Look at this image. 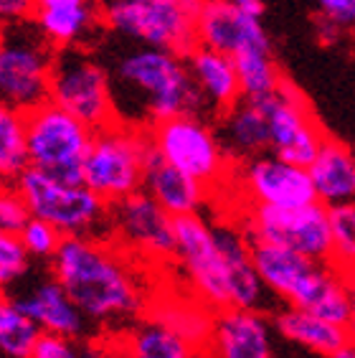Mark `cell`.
<instances>
[{"instance_id": "cell-26", "label": "cell", "mask_w": 355, "mask_h": 358, "mask_svg": "<svg viewBox=\"0 0 355 358\" xmlns=\"http://www.w3.org/2000/svg\"><path fill=\"white\" fill-rule=\"evenodd\" d=\"M147 315L157 317L165 325H171L175 333H180L191 343L203 348L208 336H211V325L216 313L185 292V297H160V300L150 303Z\"/></svg>"}, {"instance_id": "cell-15", "label": "cell", "mask_w": 355, "mask_h": 358, "mask_svg": "<svg viewBox=\"0 0 355 358\" xmlns=\"http://www.w3.org/2000/svg\"><path fill=\"white\" fill-rule=\"evenodd\" d=\"M31 21L56 51L96 48L107 31L102 0H36Z\"/></svg>"}, {"instance_id": "cell-16", "label": "cell", "mask_w": 355, "mask_h": 358, "mask_svg": "<svg viewBox=\"0 0 355 358\" xmlns=\"http://www.w3.org/2000/svg\"><path fill=\"white\" fill-rule=\"evenodd\" d=\"M274 333L266 310L226 308L213 315L203 358H274Z\"/></svg>"}, {"instance_id": "cell-20", "label": "cell", "mask_w": 355, "mask_h": 358, "mask_svg": "<svg viewBox=\"0 0 355 358\" xmlns=\"http://www.w3.org/2000/svg\"><path fill=\"white\" fill-rule=\"evenodd\" d=\"M269 315H272L274 331L282 341H287L312 356L330 358L340 348H345L350 341H355L350 325L333 323L328 317L314 315V313L294 308V305H280Z\"/></svg>"}, {"instance_id": "cell-6", "label": "cell", "mask_w": 355, "mask_h": 358, "mask_svg": "<svg viewBox=\"0 0 355 358\" xmlns=\"http://www.w3.org/2000/svg\"><path fill=\"white\" fill-rule=\"evenodd\" d=\"M147 138L152 150L165 163H171L193 180L208 186L216 196L229 186L236 163L226 152L213 117L201 112L178 115L152 124L147 130Z\"/></svg>"}, {"instance_id": "cell-11", "label": "cell", "mask_w": 355, "mask_h": 358, "mask_svg": "<svg viewBox=\"0 0 355 358\" xmlns=\"http://www.w3.org/2000/svg\"><path fill=\"white\" fill-rule=\"evenodd\" d=\"M236 221L249 239L272 241L314 262H330V208L320 201L300 208H244Z\"/></svg>"}, {"instance_id": "cell-8", "label": "cell", "mask_w": 355, "mask_h": 358, "mask_svg": "<svg viewBox=\"0 0 355 358\" xmlns=\"http://www.w3.org/2000/svg\"><path fill=\"white\" fill-rule=\"evenodd\" d=\"M56 54L34 21L0 28V102L21 112L48 102Z\"/></svg>"}, {"instance_id": "cell-2", "label": "cell", "mask_w": 355, "mask_h": 358, "mask_svg": "<svg viewBox=\"0 0 355 358\" xmlns=\"http://www.w3.org/2000/svg\"><path fill=\"white\" fill-rule=\"evenodd\" d=\"M48 272L64 285L92 328H130L150 310L140 259L110 236H66Z\"/></svg>"}, {"instance_id": "cell-38", "label": "cell", "mask_w": 355, "mask_h": 358, "mask_svg": "<svg viewBox=\"0 0 355 358\" xmlns=\"http://www.w3.org/2000/svg\"><path fill=\"white\" fill-rule=\"evenodd\" d=\"M348 285H350V300H353V317H350V333L355 338V272L348 275Z\"/></svg>"}, {"instance_id": "cell-3", "label": "cell", "mask_w": 355, "mask_h": 358, "mask_svg": "<svg viewBox=\"0 0 355 358\" xmlns=\"http://www.w3.org/2000/svg\"><path fill=\"white\" fill-rule=\"evenodd\" d=\"M102 59V56H99ZM119 122L150 130L163 120L203 112L185 56L124 41L104 62Z\"/></svg>"}, {"instance_id": "cell-39", "label": "cell", "mask_w": 355, "mask_h": 358, "mask_svg": "<svg viewBox=\"0 0 355 358\" xmlns=\"http://www.w3.org/2000/svg\"><path fill=\"white\" fill-rule=\"evenodd\" d=\"M330 358H355V341H350L345 348H340V351L335 353V356H330Z\"/></svg>"}, {"instance_id": "cell-25", "label": "cell", "mask_w": 355, "mask_h": 358, "mask_svg": "<svg viewBox=\"0 0 355 358\" xmlns=\"http://www.w3.org/2000/svg\"><path fill=\"white\" fill-rule=\"evenodd\" d=\"M127 358H203V348L175 333L157 317L145 315L124 331Z\"/></svg>"}, {"instance_id": "cell-32", "label": "cell", "mask_w": 355, "mask_h": 358, "mask_svg": "<svg viewBox=\"0 0 355 358\" xmlns=\"http://www.w3.org/2000/svg\"><path fill=\"white\" fill-rule=\"evenodd\" d=\"M18 236H21L23 247L28 249L31 259H34V262H46V264L54 259L59 247H61V241H64V234L59 231V229L51 227L48 221L34 219V216H31V221L21 229V234Z\"/></svg>"}, {"instance_id": "cell-13", "label": "cell", "mask_w": 355, "mask_h": 358, "mask_svg": "<svg viewBox=\"0 0 355 358\" xmlns=\"http://www.w3.org/2000/svg\"><path fill=\"white\" fill-rule=\"evenodd\" d=\"M107 236L143 264H173L175 257V216L145 191L110 208Z\"/></svg>"}, {"instance_id": "cell-40", "label": "cell", "mask_w": 355, "mask_h": 358, "mask_svg": "<svg viewBox=\"0 0 355 358\" xmlns=\"http://www.w3.org/2000/svg\"><path fill=\"white\" fill-rule=\"evenodd\" d=\"M0 183H6V180H0Z\"/></svg>"}, {"instance_id": "cell-4", "label": "cell", "mask_w": 355, "mask_h": 358, "mask_svg": "<svg viewBox=\"0 0 355 358\" xmlns=\"http://www.w3.org/2000/svg\"><path fill=\"white\" fill-rule=\"evenodd\" d=\"M107 34L140 46L191 54L205 0H102Z\"/></svg>"}, {"instance_id": "cell-29", "label": "cell", "mask_w": 355, "mask_h": 358, "mask_svg": "<svg viewBox=\"0 0 355 358\" xmlns=\"http://www.w3.org/2000/svg\"><path fill=\"white\" fill-rule=\"evenodd\" d=\"M239 69L241 92L244 96H266L277 92L287 82L280 69V62L274 59V48H259L233 59Z\"/></svg>"}, {"instance_id": "cell-5", "label": "cell", "mask_w": 355, "mask_h": 358, "mask_svg": "<svg viewBox=\"0 0 355 358\" xmlns=\"http://www.w3.org/2000/svg\"><path fill=\"white\" fill-rule=\"evenodd\" d=\"M150 152L147 130L115 120L94 130L82 166V180L99 199L115 206L143 191Z\"/></svg>"}, {"instance_id": "cell-18", "label": "cell", "mask_w": 355, "mask_h": 358, "mask_svg": "<svg viewBox=\"0 0 355 358\" xmlns=\"http://www.w3.org/2000/svg\"><path fill=\"white\" fill-rule=\"evenodd\" d=\"M198 43L231 59L259 48H272L261 18L241 13L231 0H205L198 18Z\"/></svg>"}, {"instance_id": "cell-22", "label": "cell", "mask_w": 355, "mask_h": 358, "mask_svg": "<svg viewBox=\"0 0 355 358\" xmlns=\"http://www.w3.org/2000/svg\"><path fill=\"white\" fill-rule=\"evenodd\" d=\"M249 244H252L254 267L259 272L261 285L269 292V297L280 300L282 305H289L302 285L307 282L317 262L287 247L272 244V241L249 239Z\"/></svg>"}, {"instance_id": "cell-30", "label": "cell", "mask_w": 355, "mask_h": 358, "mask_svg": "<svg viewBox=\"0 0 355 358\" xmlns=\"http://www.w3.org/2000/svg\"><path fill=\"white\" fill-rule=\"evenodd\" d=\"M34 259L13 231H0V295H13L28 280Z\"/></svg>"}, {"instance_id": "cell-21", "label": "cell", "mask_w": 355, "mask_h": 358, "mask_svg": "<svg viewBox=\"0 0 355 358\" xmlns=\"http://www.w3.org/2000/svg\"><path fill=\"white\" fill-rule=\"evenodd\" d=\"M143 191L152 196L175 219L205 214V208L211 206V201L216 199V193L211 188L193 180L183 171L173 168L171 163H165L155 150L150 152V160H147Z\"/></svg>"}, {"instance_id": "cell-33", "label": "cell", "mask_w": 355, "mask_h": 358, "mask_svg": "<svg viewBox=\"0 0 355 358\" xmlns=\"http://www.w3.org/2000/svg\"><path fill=\"white\" fill-rule=\"evenodd\" d=\"M28 221H31V211L15 183H0V231L21 234Z\"/></svg>"}, {"instance_id": "cell-34", "label": "cell", "mask_w": 355, "mask_h": 358, "mask_svg": "<svg viewBox=\"0 0 355 358\" xmlns=\"http://www.w3.org/2000/svg\"><path fill=\"white\" fill-rule=\"evenodd\" d=\"M28 358H92V351L82 343V338L41 333Z\"/></svg>"}, {"instance_id": "cell-37", "label": "cell", "mask_w": 355, "mask_h": 358, "mask_svg": "<svg viewBox=\"0 0 355 358\" xmlns=\"http://www.w3.org/2000/svg\"><path fill=\"white\" fill-rule=\"evenodd\" d=\"M241 13L254 15V18H264V0H231Z\"/></svg>"}, {"instance_id": "cell-23", "label": "cell", "mask_w": 355, "mask_h": 358, "mask_svg": "<svg viewBox=\"0 0 355 358\" xmlns=\"http://www.w3.org/2000/svg\"><path fill=\"white\" fill-rule=\"evenodd\" d=\"M216 130L233 163H244L269 152V130L259 96H241L231 110L216 117Z\"/></svg>"}, {"instance_id": "cell-10", "label": "cell", "mask_w": 355, "mask_h": 358, "mask_svg": "<svg viewBox=\"0 0 355 358\" xmlns=\"http://www.w3.org/2000/svg\"><path fill=\"white\" fill-rule=\"evenodd\" d=\"M28 166L64 180H82V166L94 138L87 122L68 115L51 99L26 112ZM84 183V180H82Z\"/></svg>"}, {"instance_id": "cell-19", "label": "cell", "mask_w": 355, "mask_h": 358, "mask_svg": "<svg viewBox=\"0 0 355 358\" xmlns=\"http://www.w3.org/2000/svg\"><path fill=\"white\" fill-rule=\"evenodd\" d=\"M185 62H188V71H191V79L198 90L201 104L208 117L216 120L244 96L239 69L229 54L198 43L191 54H185Z\"/></svg>"}, {"instance_id": "cell-17", "label": "cell", "mask_w": 355, "mask_h": 358, "mask_svg": "<svg viewBox=\"0 0 355 358\" xmlns=\"http://www.w3.org/2000/svg\"><path fill=\"white\" fill-rule=\"evenodd\" d=\"M15 303L21 305L41 333L51 336H68V338H84L92 328L76 303L71 300L64 285L56 280L51 272L34 280H26L21 287L13 292Z\"/></svg>"}, {"instance_id": "cell-28", "label": "cell", "mask_w": 355, "mask_h": 358, "mask_svg": "<svg viewBox=\"0 0 355 358\" xmlns=\"http://www.w3.org/2000/svg\"><path fill=\"white\" fill-rule=\"evenodd\" d=\"M38 338V325L23 313L15 297L0 295V358H28Z\"/></svg>"}, {"instance_id": "cell-12", "label": "cell", "mask_w": 355, "mask_h": 358, "mask_svg": "<svg viewBox=\"0 0 355 358\" xmlns=\"http://www.w3.org/2000/svg\"><path fill=\"white\" fill-rule=\"evenodd\" d=\"M226 188L236 193V201H241V211L244 208H300L317 201L307 168L289 163L272 152L236 163Z\"/></svg>"}, {"instance_id": "cell-36", "label": "cell", "mask_w": 355, "mask_h": 358, "mask_svg": "<svg viewBox=\"0 0 355 358\" xmlns=\"http://www.w3.org/2000/svg\"><path fill=\"white\" fill-rule=\"evenodd\" d=\"M36 0H0V28L31 21Z\"/></svg>"}, {"instance_id": "cell-14", "label": "cell", "mask_w": 355, "mask_h": 358, "mask_svg": "<svg viewBox=\"0 0 355 358\" xmlns=\"http://www.w3.org/2000/svg\"><path fill=\"white\" fill-rule=\"evenodd\" d=\"M259 99L266 115L269 152L307 168L328 138L314 117L310 99L292 82H284L277 92Z\"/></svg>"}, {"instance_id": "cell-27", "label": "cell", "mask_w": 355, "mask_h": 358, "mask_svg": "<svg viewBox=\"0 0 355 358\" xmlns=\"http://www.w3.org/2000/svg\"><path fill=\"white\" fill-rule=\"evenodd\" d=\"M28 168L26 112L0 102V180L13 183Z\"/></svg>"}, {"instance_id": "cell-35", "label": "cell", "mask_w": 355, "mask_h": 358, "mask_svg": "<svg viewBox=\"0 0 355 358\" xmlns=\"http://www.w3.org/2000/svg\"><path fill=\"white\" fill-rule=\"evenodd\" d=\"M317 21L338 28L342 36L355 34V0H314Z\"/></svg>"}, {"instance_id": "cell-24", "label": "cell", "mask_w": 355, "mask_h": 358, "mask_svg": "<svg viewBox=\"0 0 355 358\" xmlns=\"http://www.w3.org/2000/svg\"><path fill=\"white\" fill-rule=\"evenodd\" d=\"M307 171L322 206L355 203V150L350 145L328 135Z\"/></svg>"}, {"instance_id": "cell-1", "label": "cell", "mask_w": 355, "mask_h": 358, "mask_svg": "<svg viewBox=\"0 0 355 358\" xmlns=\"http://www.w3.org/2000/svg\"><path fill=\"white\" fill-rule=\"evenodd\" d=\"M173 264L193 295L213 313L226 308L269 313V292L254 267L252 244L236 219L213 221L205 214L175 219Z\"/></svg>"}, {"instance_id": "cell-7", "label": "cell", "mask_w": 355, "mask_h": 358, "mask_svg": "<svg viewBox=\"0 0 355 358\" xmlns=\"http://www.w3.org/2000/svg\"><path fill=\"white\" fill-rule=\"evenodd\" d=\"M34 219L48 221L66 236H107L110 203L82 180H64L28 166L13 180Z\"/></svg>"}, {"instance_id": "cell-31", "label": "cell", "mask_w": 355, "mask_h": 358, "mask_svg": "<svg viewBox=\"0 0 355 358\" xmlns=\"http://www.w3.org/2000/svg\"><path fill=\"white\" fill-rule=\"evenodd\" d=\"M330 231H333V255L330 262L350 275L355 272V203L330 208Z\"/></svg>"}, {"instance_id": "cell-9", "label": "cell", "mask_w": 355, "mask_h": 358, "mask_svg": "<svg viewBox=\"0 0 355 358\" xmlns=\"http://www.w3.org/2000/svg\"><path fill=\"white\" fill-rule=\"evenodd\" d=\"M51 102L87 122L92 130L115 122L110 71L94 48H66L56 54Z\"/></svg>"}]
</instances>
